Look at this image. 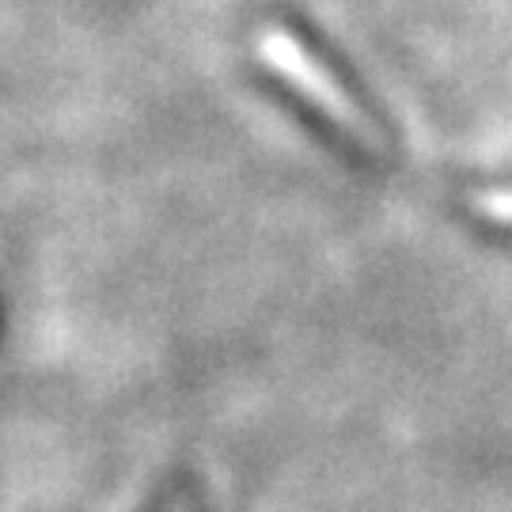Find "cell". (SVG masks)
I'll return each instance as SVG.
<instances>
[{
    "instance_id": "1",
    "label": "cell",
    "mask_w": 512,
    "mask_h": 512,
    "mask_svg": "<svg viewBox=\"0 0 512 512\" xmlns=\"http://www.w3.org/2000/svg\"><path fill=\"white\" fill-rule=\"evenodd\" d=\"M255 46H258L262 65H266L277 80H285L308 107L319 110L327 122H334L349 141H357L365 152L387 156L384 129L368 118L365 107L342 88V80L330 73L327 65L311 54L293 31H285V27H266V31L255 38Z\"/></svg>"
},
{
    "instance_id": "2",
    "label": "cell",
    "mask_w": 512,
    "mask_h": 512,
    "mask_svg": "<svg viewBox=\"0 0 512 512\" xmlns=\"http://www.w3.org/2000/svg\"><path fill=\"white\" fill-rule=\"evenodd\" d=\"M471 209L478 217L494 220V224H512V190H482L471 198Z\"/></svg>"
}]
</instances>
